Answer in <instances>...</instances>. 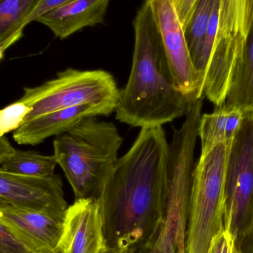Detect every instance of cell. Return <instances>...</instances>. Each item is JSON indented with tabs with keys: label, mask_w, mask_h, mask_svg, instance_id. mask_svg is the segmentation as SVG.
Returning <instances> with one entry per match:
<instances>
[{
	"label": "cell",
	"mask_w": 253,
	"mask_h": 253,
	"mask_svg": "<svg viewBox=\"0 0 253 253\" xmlns=\"http://www.w3.org/2000/svg\"><path fill=\"white\" fill-rule=\"evenodd\" d=\"M169 144L163 126L141 128L99 197L108 248L150 252L163 226Z\"/></svg>",
	"instance_id": "obj_1"
},
{
	"label": "cell",
	"mask_w": 253,
	"mask_h": 253,
	"mask_svg": "<svg viewBox=\"0 0 253 253\" xmlns=\"http://www.w3.org/2000/svg\"><path fill=\"white\" fill-rule=\"evenodd\" d=\"M132 69L120 89L116 120L132 127L163 126L193 108L176 88L152 12L146 2L134 19Z\"/></svg>",
	"instance_id": "obj_2"
},
{
	"label": "cell",
	"mask_w": 253,
	"mask_h": 253,
	"mask_svg": "<svg viewBox=\"0 0 253 253\" xmlns=\"http://www.w3.org/2000/svg\"><path fill=\"white\" fill-rule=\"evenodd\" d=\"M123 143L115 125L89 117L53 140L57 165L68 179L75 200L99 199L118 161Z\"/></svg>",
	"instance_id": "obj_3"
},
{
	"label": "cell",
	"mask_w": 253,
	"mask_h": 253,
	"mask_svg": "<svg viewBox=\"0 0 253 253\" xmlns=\"http://www.w3.org/2000/svg\"><path fill=\"white\" fill-rule=\"evenodd\" d=\"M203 98L186 115L169 144L168 195L163 226L150 253H186L189 212L194 181L195 147Z\"/></svg>",
	"instance_id": "obj_4"
},
{
	"label": "cell",
	"mask_w": 253,
	"mask_h": 253,
	"mask_svg": "<svg viewBox=\"0 0 253 253\" xmlns=\"http://www.w3.org/2000/svg\"><path fill=\"white\" fill-rule=\"evenodd\" d=\"M232 141L217 144L196 165L189 212L186 253H208L224 229L225 175Z\"/></svg>",
	"instance_id": "obj_5"
},
{
	"label": "cell",
	"mask_w": 253,
	"mask_h": 253,
	"mask_svg": "<svg viewBox=\"0 0 253 253\" xmlns=\"http://www.w3.org/2000/svg\"><path fill=\"white\" fill-rule=\"evenodd\" d=\"M120 90L114 77L104 70L67 68L52 80L25 87L19 102L31 108L25 122L59 110L83 105L100 108L105 117L115 112Z\"/></svg>",
	"instance_id": "obj_6"
},
{
	"label": "cell",
	"mask_w": 253,
	"mask_h": 253,
	"mask_svg": "<svg viewBox=\"0 0 253 253\" xmlns=\"http://www.w3.org/2000/svg\"><path fill=\"white\" fill-rule=\"evenodd\" d=\"M224 228L240 249L253 227V113H247L229 154L224 191Z\"/></svg>",
	"instance_id": "obj_7"
},
{
	"label": "cell",
	"mask_w": 253,
	"mask_h": 253,
	"mask_svg": "<svg viewBox=\"0 0 253 253\" xmlns=\"http://www.w3.org/2000/svg\"><path fill=\"white\" fill-rule=\"evenodd\" d=\"M158 28L176 88L194 105L203 97L204 79L196 69L184 28L172 0H144Z\"/></svg>",
	"instance_id": "obj_8"
},
{
	"label": "cell",
	"mask_w": 253,
	"mask_h": 253,
	"mask_svg": "<svg viewBox=\"0 0 253 253\" xmlns=\"http://www.w3.org/2000/svg\"><path fill=\"white\" fill-rule=\"evenodd\" d=\"M62 186V178L54 173L26 176L0 170V204L65 213L68 205Z\"/></svg>",
	"instance_id": "obj_9"
},
{
	"label": "cell",
	"mask_w": 253,
	"mask_h": 253,
	"mask_svg": "<svg viewBox=\"0 0 253 253\" xmlns=\"http://www.w3.org/2000/svg\"><path fill=\"white\" fill-rule=\"evenodd\" d=\"M65 212L33 211L0 204V222L34 253H60Z\"/></svg>",
	"instance_id": "obj_10"
},
{
	"label": "cell",
	"mask_w": 253,
	"mask_h": 253,
	"mask_svg": "<svg viewBox=\"0 0 253 253\" xmlns=\"http://www.w3.org/2000/svg\"><path fill=\"white\" fill-rule=\"evenodd\" d=\"M99 199H77L68 206L60 253H102L108 248Z\"/></svg>",
	"instance_id": "obj_11"
},
{
	"label": "cell",
	"mask_w": 253,
	"mask_h": 253,
	"mask_svg": "<svg viewBox=\"0 0 253 253\" xmlns=\"http://www.w3.org/2000/svg\"><path fill=\"white\" fill-rule=\"evenodd\" d=\"M98 116H104L103 112L90 105L59 110L25 122L13 131V138L19 144L38 145L49 137L71 130L86 118Z\"/></svg>",
	"instance_id": "obj_12"
},
{
	"label": "cell",
	"mask_w": 253,
	"mask_h": 253,
	"mask_svg": "<svg viewBox=\"0 0 253 253\" xmlns=\"http://www.w3.org/2000/svg\"><path fill=\"white\" fill-rule=\"evenodd\" d=\"M111 0H74L39 17L55 37L68 38L86 27L103 23Z\"/></svg>",
	"instance_id": "obj_13"
},
{
	"label": "cell",
	"mask_w": 253,
	"mask_h": 253,
	"mask_svg": "<svg viewBox=\"0 0 253 253\" xmlns=\"http://www.w3.org/2000/svg\"><path fill=\"white\" fill-rule=\"evenodd\" d=\"M223 106L253 113V22L232 74Z\"/></svg>",
	"instance_id": "obj_14"
},
{
	"label": "cell",
	"mask_w": 253,
	"mask_h": 253,
	"mask_svg": "<svg viewBox=\"0 0 253 253\" xmlns=\"http://www.w3.org/2000/svg\"><path fill=\"white\" fill-rule=\"evenodd\" d=\"M245 115L238 108L223 105L215 107L211 114L202 115L199 128L202 154L207 153L217 144L233 141L242 126Z\"/></svg>",
	"instance_id": "obj_15"
},
{
	"label": "cell",
	"mask_w": 253,
	"mask_h": 253,
	"mask_svg": "<svg viewBox=\"0 0 253 253\" xmlns=\"http://www.w3.org/2000/svg\"><path fill=\"white\" fill-rule=\"evenodd\" d=\"M56 157L35 151L15 149L5 135L0 136V170L26 176H44L53 174Z\"/></svg>",
	"instance_id": "obj_16"
},
{
	"label": "cell",
	"mask_w": 253,
	"mask_h": 253,
	"mask_svg": "<svg viewBox=\"0 0 253 253\" xmlns=\"http://www.w3.org/2000/svg\"><path fill=\"white\" fill-rule=\"evenodd\" d=\"M42 0H0V59L23 37L24 29Z\"/></svg>",
	"instance_id": "obj_17"
},
{
	"label": "cell",
	"mask_w": 253,
	"mask_h": 253,
	"mask_svg": "<svg viewBox=\"0 0 253 253\" xmlns=\"http://www.w3.org/2000/svg\"><path fill=\"white\" fill-rule=\"evenodd\" d=\"M253 22V0H219L215 42L246 40Z\"/></svg>",
	"instance_id": "obj_18"
},
{
	"label": "cell",
	"mask_w": 253,
	"mask_h": 253,
	"mask_svg": "<svg viewBox=\"0 0 253 253\" xmlns=\"http://www.w3.org/2000/svg\"><path fill=\"white\" fill-rule=\"evenodd\" d=\"M215 1V0H197L191 19L184 29L193 65L204 81L208 68L205 57V40Z\"/></svg>",
	"instance_id": "obj_19"
},
{
	"label": "cell",
	"mask_w": 253,
	"mask_h": 253,
	"mask_svg": "<svg viewBox=\"0 0 253 253\" xmlns=\"http://www.w3.org/2000/svg\"><path fill=\"white\" fill-rule=\"evenodd\" d=\"M31 110L19 100L3 108L0 112V136L18 129L23 124Z\"/></svg>",
	"instance_id": "obj_20"
},
{
	"label": "cell",
	"mask_w": 253,
	"mask_h": 253,
	"mask_svg": "<svg viewBox=\"0 0 253 253\" xmlns=\"http://www.w3.org/2000/svg\"><path fill=\"white\" fill-rule=\"evenodd\" d=\"M0 253H35L7 226L0 222Z\"/></svg>",
	"instance_id": "obj_21"
},
{
	"label": "cell",
	"mask_w": 253,
	"mask_h": 253,
	"mask_svg": "<svg viewBox=\"0 0 253 253\" xmlns=\"http://www.w3.org/2000/svg\"><path fill=\"white\" fill-rule=\"evenodd\" d=\"M236 248V239L229 230L224 228L212 241L208 253H234Z\"/></svg>",
	"instance_id": "obj_22"
},
{
	"label": "cell",
	"mask_w": 253,
	"mask_h": 253,
	"mask_svg": "<svg viewBox=\"0 0 253 253\" xmlns=\"http://www.w3.org/2000/svg\"><path fill=\"white\" fill-rule=\"evenodd\" d=\"M184 29L191 19L197 0H172Z\"/></svg>",
	"instance_id": "obj_23"
},
{
	"label": "cell",
	"mask_w": 253,
	"mask_h": 253,
	"mask_svg": "<svg viewBox=\"0 0 253 253\" xmlns=\"http://www.w3.org/2000/svg\"><path fill=\"white\" fill-rule=\"evenodd\" d=\"M74 0H42L40 4H39L35 11L33 13L32 16L30 17L28 21V25L33 22H36L37 19L43 16L45 13L54 10L57 7H61L67 3L71 2Z\"/></svg>",
	"instance_id": "obj_24"
},
{
	"label": "cell",
	"mask_w": 253,
	"mask_h": 253,
	"mask_svg": "<svg viewBox=\"0 0 253 253\" xmlns=\"http://www.w3.org/2000/svg\"><path fill=\"white\" fill-rule=\"evenodd\" d=\"M136 248H108L102 253H137Z\"/></svg>",
	"instance_id": "obj_25"
},
{
	"label": "cell",
	"mask_w": 253,
	"mask_h": 253,
	"mask_svg": "<svg viewBox=\"0 0 253 253\" xmlns=\"http://www.w3.org/2000/svg\"><path fill=\"white\" fill-rule=\"evenodd\" d=\"M234 253H243L242 252V251H240V250L238 249L237 247H236V251H235Z\"/></svg>",
	"instance_id": "obj_26"
}]
</instances>
